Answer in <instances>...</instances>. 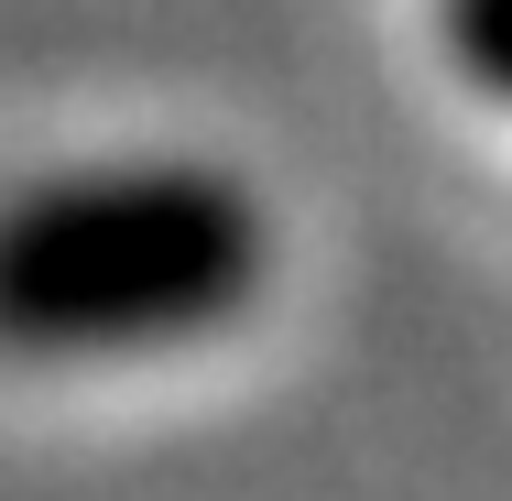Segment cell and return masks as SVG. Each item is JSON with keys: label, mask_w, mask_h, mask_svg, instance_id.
I'll return each instance as SVG.
<instances>
[{"label": "cell", "mask_w": 512, "mask_h": 501, "mask_svg": "<svg viewBox=\"0 0 512 501\" xmlns=\"http://www.w3.org/2000/svg\"><path fill=\"white\" fill-rule=\"evenodd\" d=\"M273 284V218L197 153L55 164L0 197V360H142L240 327Z\"/></svg>", "instance_id": "obj_1"}, {"label": "cell", "mask_w": 512, "mask_h": 501, "mask_svg": "<svg viewBox=\"0 0 512 501\" xmlns=\"http://www.w3.org/2000/svg\"><path fill=\"white\" fill-rule=\"evenodd\" d=\"M436 44L480 99L512 109V0H436Z\"/></svg>", "instance_id": "obj_2"}]
</instances>
